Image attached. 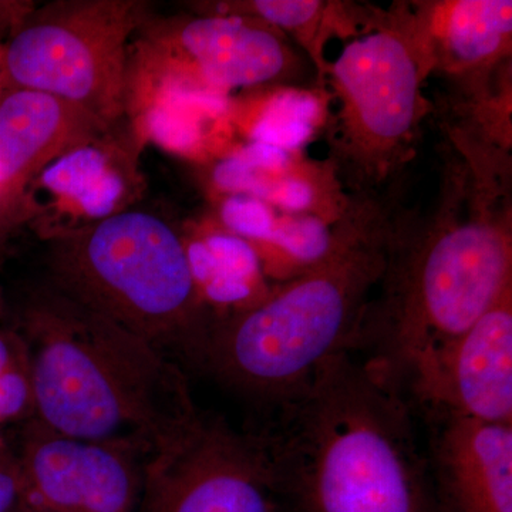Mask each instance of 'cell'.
<instances>
[{
  "label": "cell",
  "instance_id": "6da1fadb",
  "mask_svg": "<svg viewBox=\"0 0 512 512\" xmlns=\"http://www.w3.org/2000/svg\"><path fill=\"white\" fill-rule=\"evenodd\" d=\"M271 410L255 437L275 493L301 512H436L409 403L356 353L330 356Z\"/></svg>",
  "mask_w": 512,
  "mask_h": 512
},
{
  "label": "cell",
  "instance_id": "7a4b0ae2",
  "mask_svg": "<svg viewBox=\"0 0 512 512\" xmlns=\"http://www.w3.org/2000/svg\"><path fill=\"white\" fill-rule=\"evenodd\" d=\"M463 156L448 164L429 224L413 232L400 225L382 293L352 350L396 392L417 356L456 338L512 291L510 198L493 168Z\"/></svg>",
  "mask_w": 512,
  "mask_h": 512
},
{
  "label": "cell",
  "instance_id": "3957f363",
  "mask_svg": "<svg viewBox=\"0 0 512 512\" xmlns=\"http://www.w3.org/2000/svg\"><path fill=\"white\" fill-rule=\"evenodd\" d=\"M25 328L33 413L47 429L148 461L201 419L165 353L55 286L30 305Z\"/></svg>",
  "mask_w": 512,
  "mask_h": 512
},
{
  "label": "cell",
  "instance_id": "277c9868",
  "mask_svg": "<svg viewBox=\"0 0 512 512\" xmlns=\"http://www.w3.org/2000/svg\"><path fill=\"white\" fill-rule=\"evenodd\" d=\"M399 225L377 197L357 198L322 261L211 322L198 365L269 409L284 402L330 356L352 352Z\"/></svg>",
  "mask_w": 512,
  "mask_h": 512
},
{
  "label": "cell",
  "instance_id": "5b68a950",
  "mask_svg": "<svg viewBox=\"0 0 512 512\" xmlns=\"http://www.w3.org/2000/svg\"><path fill=\"white\" fill-rule=\"evenodd\" d=\"M50 262L56 289L198 365L211 322L185 242L163 218L123 210L60 232Z\"/></svg>",
  "mask_w": 512,
  "mask_h": 512
},
{
  "label": "cell",
  "instance_id": "8992f818",
  "mask_svg": "<svg viewBox=\"0 0 512 512\" xmlns=\"http://www.w3.org/2000/svg\"><path fill=\"white\" fill-rule=\"evenodd\" d=\"M433 66L420 16L357 37L326 64L323 77L335 100L330 154L356 197H377L413 157L430 111L423 83Z\"/></svg>",
  "mask_w": 512,
  "mask_h": 512
},
{
  "label": "cell",
  "instance_id": "52a82bcc",
  "mask_svg": "<svg viewBox=\"0 0 512 512\" xmlns=\"http://www.w3.org/2000/svg\"><path fill=\"white\" fill-rule=\"evenodd\" d=\"M140 22L133 2L47 5L26 20L3 55L12 89L67 101L109 128L127 96V40Z\"/></svg>",
  "mask_w": 512,
  "mask_h": 512
},
{
  "label": "cell",
  "instance_id": "ba28073f",
  "mask_svg": "<svg viewBox=\"0 0 512 512\" xmlns=\"http://www.w3.org/2000/svg\"><path fill=\"white\" fill-rule=\"evenodd\" d=\"M144 485L148 512H276L256 437L207 416L147 461Z\"/></svg>",
  "mask_w": 512,
  "mask_h": 512
},
{
  "label": "cell",
  "instance_id": "9c48e42d",
  "mask_svg": "<svg viewBox=\"0 0 512 512\" xmlns=\"http://www.w3.org/2000/svg\"><path fill=\"white\" fill-rule=\"evenodd\" d=\"M399 393L436 421L512 424V291L456 338L417 356Z\"/></svg>",
  "mask_w": 512,
  "mask_h": 512
},
{
  "label": "cell",
  "instance_id": "30bf717a",
  "mask_svg": "<svg viewBox=\"0 0 512 512\" xmlns=\"http://www.w3.org/2000/svg\"><path fill=\"white\" fill-rule=\"evenodd\" d=\"M146 464L130 448L73 439L35 421L18 464L23 500L43 512H133Z\"/></svg>",
  "mask_w": 512,
  "mask_h": 512
},
{
  "label": "cell",
  "instance_id": "8fae6325",
  "mask_svg": "<svg viewBox=\"0 0 512 512\" xmlns=\"http://www.w3.org/2000/svg\"><path fill=\"white\" fill-rule=\"evenodd\" d=\"M281 30L232 13L198 16L165 36L171 56L212 89L258 86L291 74L296 56Z\"/></svg>",
  "mask_w": 512,
  "mask_h": 512
},
{
  "label": "cell",
  "instance_id": "7c38bea8",
  "mask_svg": "<svg viewBox=\"0 0 512 512\" xmlns=\"http://www.w3.org/2000/svg\"><path fill=\"white\" fill-rule=\"evenodd\" d=\"M431 480L446 512H512V424L437 421Z\"/></svg>",
  "mask_w": 512,
  "mask_h": 512
},
{
  "label": "cell",
  "instance_id": "4fadbf2b",
  "mask_svg": "<svg viewBox=\"0 0 512 512\" xmlns=\"http://www.w3.org/2000/svg\"><path fill=\"white\" fill-rule=\"evenodd\" d=\"M107 130L50 94L12 89L0 100V200L35 181L47 165Z\"/></svg>",
  "mask_w": 512,
  "mask_h": 512
},
{
  "label": "cell",
  "instance_id": "5bb4252c",
  "mask_svg": "<svg viewBox=\"0 0 512 512\" xmlns=\"http://www.w3.org/2000/svg\"><path fill=\"white\" fill-rule=\"evenodd\" d=\"M434 64L453 72H470L510 53L511 0H457L430 8L420 16Z\"/></svg>",
  "mask_w": 512,
  "mask_h": 512
},
{
  "label": "cell",
  "instance_id": "9a60e30c",
  "mask_svg": "<svg viewBox=\"0 0 512 512\" xmlns=\"http://www.w3.org/2000/svg\"><path fill=\"white\" fill-rule=\"evenodd\" d=\"M35 181L87 224L126 210L128 164L99 136L47 165Z\"/></svg>",
  "mask_w": 512,
  "mask_h": 512
},
{
  "label": "cell",
  "instance_id": "2e32d148",
  "mask_svg": "<svg viewBox=\"0 0 512 512\" xmlns=\"http://www.w3.org/2000/svg\"><path fill=\"white\" fill-rule=\"evenodd\" d=\"M185 247L204 306H232L238 312L262 301L271 291L265 284L258 254L244 238L212 234Z\"/></svg>",
  "mask_w": 512,
  "mask_h": 512
},
{
  "label": "cell",
  "instance_id": "e0dca14e",
  "mask_svg": "<svg viewBox=\"0 0 512 512\" xmlns=\"http://www.w3.org/2000/svg\"><path fill=\"white\" fill-rule=\"evenodd\" d=\"M220 13L244 15L255 18L272 26V28L291 32L305 49L311 53L318 67L319 76L323 77L326 63L323 62L322 52L318 43L320 23L325 20L328 6L323 2L313 0H255V2L232 3L231 6H221Z\"/></svg>",
  "mask_w": 512,
  "mask_h": 512
},
{
  "label": "cell",
  "instance_id": "ac0fdd59",
  "mask_svg": "<svg viewBox=\"0 0 512 512\" xmlns=\"http://www.w3.org/2000/svg\"><path fill=\"white\" fill-rule=\"evenodd\" d=\"M319 119L320 104L313 94L286 90L269 101L252 137L255 143L293 150L312 136Z\"/></svg>",
  "mask_w": 512,
  "mask_h": 512
},
{
  "label": "cell",
  "instance_id": "d6986e66",
  "mask_svg": "<svg viewBox=\"0 0 512 512\" xmlns=\"http://www.w3.org/2000/svg\"><path fill=\"white\" fill-rule=\"evenodd\" d=\"M268 242L285 252L295 266V275H298L329 254L333 245V229L330 231L316 218L289 220L275 225Z\"/></svg>",
  "mask_w": 512,
  "mask_h": 512
},
{
  "label": "cell",
  "instance_id": "ffe728a7",
  "mask_svg": "<svg viewBox=\"0 0 512 512\" xmlns=\"http://www.w3.org/2000/svg\"><path fill=\"white\" fill-rule=\"evenodd\" d=\"M222 218L237 237L268 242L276 221L264 200L254 195L239 194L229 198L222 208Z\"/></svg>",
  "mask_w": 512,
  "mask_h": 512
},
{
  "label": "cell",
  "instance_id": "44dd1931",
  "mask_svg": "<svg viewBox=\"0 0 512 512\" xmlns=\"http://www.w3.org/2000/svg\"><path fill=\"white\" fill-rule=\"evenodd\" d=\"M33 413V392L29 362L0 376V423Z\"/></svg>",
  "mask_w": 512,
  "mask_h": 512
},
{
  "label": "cell",
  "instance_id": "7402d4cb",
  "mask_svg": "<svg viewBox=\"0 0 512 512\" xmlns=\"http://www.w3.org/2000/svg\"><path fill=\"white\" fill-rule=\"evenodd\" d=\"M264 198L286 211L298 212L306 210L312 204L313 191L302 180L288 178L281 183L269 185Z\"/></svg>",
  "mask_w": 512,
  "mask_h": 512
},
{
  "label": "cell",
  "instance_id": "603a6c76",
  "mask_svg": "<svg viewBox=\"0 0 512 512\" xmlns=\"http://www.w3.org/2000/svg\"><path fill=\"white\" fill-rule=\"evenodd\" d=\"M23 500V485L18 464L0 458V512H12Z\"/></svg>",
  "mask_w": 512,
  "mask_h": 512
},
{
  "label": "cell",
  "instance_id": "cb8c5ba5",
  "mask_svg": "<svg viewBox=\"0 0 512 512\" xmlns=\"http://www.w3.org/2000/svg\"><path fill=\"white\" fill-rule=\"evenodd\" d=\"M26 362H29V356L25 340L12 333L0 332V376Z\"/></svg>",
  "mask_w": 512,
  "mask_h": 512
},
{
  "label": "cell",
  "instance_id": "d4e9b609",
  "mask_svg": "<svg viewBox=\"0 0 512 512\" xmlns=\"http://www.w3.org/2000/svg\"><path fill=\"white\" fill-rule=\"evenodd\" d=\"M0 308H2V298H0Z\"/></svg>",
  "mask_w": 512,
  "mask_h": 512
}]
</instances>
